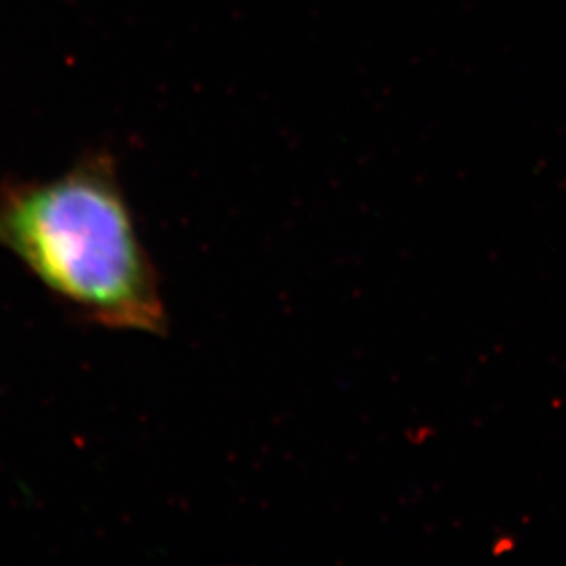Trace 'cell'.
<instances>
[{
  "mask_svg": "<svg viewBox=\"0 0 566 566\" xmlns=\"http://www.w3.org/2000/svg\"><path fill=\"white\" fill-rule=\"evenodd\" d=\"M0 247L94 325L166 334L160 281L108 155L61 177L0 186Z\"/></svg>",
  "mask_w": 566,
  "mask_h": 566,
  "instance_id": "cell-1",
  "label": "cell"
}]
</instances>
